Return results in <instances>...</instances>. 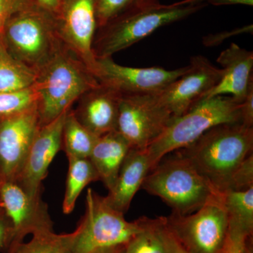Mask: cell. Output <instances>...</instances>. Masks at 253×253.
<instances>
[{
    "mask_svg": "<svg viewBox=\"0 0 253 253\" xmlns=\"http://www.w3.org/2000/svg\"><path fill=\"white\" fill-rule=\"evenodd\" d=\"M40 126L37 106L0 116V179L17 180Z\"/></svg>",
    "mask_w": 253,
    "mask_h": 253,
    "instance_id": "cell-12",
    "label": "cell"
},
{
    "mask_svg": "<svg viewBox=\"0 0 253 253\" xmlns=\"http://www.w3.org/2000/svg\"><path fill=\"white\" fill-rule=\"evenodd\" d=\"M131 149L126 138L116 130L100 136L95 144L89 158L99 174V180L109 191L114 186L120 169Z\"/></svg>",
    "mask_w": 253,
    "mask_h": 253,
    "instance_id": "cell-19",
    "label": "cell"
},
{
    "mask_svg": "<svg viewBox=\"0 0 253 253\" xmlns=\"http://www.w3.org/2000/svg\"><path fill=\"white\" fill-rule=\"evenodd\" d=\"M165 223L190 253H219L228 231L221 194L214 195L196 212L186 215L172 212Z\"/></svg>",
    "mask_w": 253,
    "mask_h": 253,
    "instance_id": "cell-8",
    "label": "cell"
},
{
    "mask_svg": "<svg viewBox=\"0 0 253 253\" xmlns=\"http://www.w3.org/2000/svg\"><path fill=\"white\" fill-rule=\"evenodd\" d=\"M217 62L221 67L220 80L204 99L228 94L236 102L242 104L253 82V51L231 43L219 55Z\"/></svg>",
    "mask_w": 253,
    "mask_h": 253,
    "instance_id": "cell-17",
    "label": "cell"
},
{
    "mask_svg": "<svg viewBox=\"0 0 253 253\" xmlns=\"http://www.w3.org/2000/svg\"><path fill=\"white\" fill-rule=\"evenodd\" d=\"M13 253H73V234L54 231L34 234L28 243L18 244Z\"/></svg>",
    "mask_w": 253,
    "mask_h": 253,
    "instance_id": "cell-24",
    "label": "cell"
},
{
    "mask_svg": "<svg viewBox=\"0 0 253 253\" xmlns=\"http://www.w3.org/2000/svg\"><path fill=\"white\" fill-rule=\"evenodd\" d=\"M206 4L214 6H224V5H245L252 6L253 0H204Z\"/></svg>",
    "mask_w": 253,
    "mask_h": 253,
    "instance_id": "cell-36",
    "label": "cell"
},
{
    "mask_svg": "<svg viewBox=\"0 0 253 253\" xmlns=\"http://www.w3.org/2000/svg\"><path fill=\"white\" fill-rule=\"evenodd\" d=\"M172 118L157 93L123 95L116 131L131 148L146 150L163 134Z\"/></svg>",
    "mask_w": 253,
    "mask_h": 253,
    "instance_id": "cell-9",
    "label": "cell"
},
{
    "mask_svg": "<svg viewBox=\"0 0 253 253\" xmlns=\"http://www.w3.org/2000/svg\"><path fill=\"white\" fill-rule=\"evenodd\" d=\"M142 227V217L126 221L124 213L113 208L106 196L88 189L85 213L72 232L73 253H96L125 247Z\"/></svg>",
    "mask_w": 253,
    "mask_h": 253,
    "instance_id": "cell-7",
    "label": "cell"
},
{
    "mask_svg": "<svg viewBox=\"0 0 253 253\" xmlns=\"http://www.w3.org/2000/svg\"><path fill=\"white\" fill-rule=\"evenodd\" d=\"M158 219L160 233L168 253H190L179 244V241L168 229L165 223L164 217H159Z\"/></svg>",
    "mask_w": 253,
    "mask_h": 253,
    "instance_id": "cell-31",
    "label": "cell"
},
{
    "mask_svg": "<svg viewBox=\"0 0 253 253\" xmlns=\"http://www.w3.org/2000/svg\"><path fill=\"white\" fill-rule=\"evenodd\" d=\"M123 95L109 86H95L78 99L74 112L78 121L95 135L116 130L120 102Z\"/></svg>",
    "mask_w": 253,
    "mask_h": 253,
    "instance_id": "cell-16",
    "label": "cell"
},
{
    "mask_svg": "<svg viewBox=\"0 0 253 253\" xmlns=\"http://www.w3.org/2000/svg\"><path fill=\"white\" fill-rule=\"evenodd\" d=\"M96 1L62 0L56 17L61 41L92 74L96 63L92 44L97 30Z\"/></svg>",
    "mask_w": 253,
    "mask_h": 253,
    "instance_id": "cell-13",
    "label": "cell"
},
{
    "mask_svg": "<svg viewBox=\"0 0 253 253\" xmlns=\"http://www.w3.org/2000/svg\"><path fill=\"white\" fill-rule=\"evenodd\" d=\"M228 231L249 239L253 231V186L244 191L227 190L221 194Z\"/></svg>",
    "mask_w": 253,
    "mask_h": 253,
    "instance_id": "cell-20",
    "label": "cell"
},
{
    "mask_svg": "<svg viewBox=\"0 0 253 253\" xmlns=\"http://www.w3.org/2000/svg\"><path fill=\"white\" fill-rule=\"evenodd\" d=\"M13 243V229L11 222L3 209L0 210V252L9 253Z\"/></svg>",
    "mask_w": 253,
    "mask_h": 253,
    "instance_id": "cell-32",
    "label": "cell"
},
{
    "mask_svg": "<svg viewBox=\"0 0 253 253\" xmlns=\"http://www.w3.org/2000/svg\"><path fill=\"white\" fill-rule=\"evenodd\" d=\"M68 170L66 192L63 201V212H73L76 201L88 184L99 180V174L89 158H68Z\"/></svg>",
    "mask_w": 253,
    "mask_h": 253,
    "instance_id": "cell-22",
    "label": "cell"
},
{
    "mask_svg": "<svg viewBox=\"0 0 253 253\" xmlns=\"http://www.w3.org/2000/svg\"><path fill=\"white\" fill-rule=\"evenodd\" d=\"M1 209H2V208H1V202H0V210Z\"/></svg>",
    "mask_w": 253,
    "mask_h": 253,
    "instance_id": "cell-39",
    "label": "cell"
},
{
    "mask_svg": "<svg viewBox=\"0 0 253 253\" xmlns=\"http://www.w3.org/2000/svg\"><path fill=\"white\" fill-rule=\"evenodd\" d=\"M159 163L145 178L141 189L160 198L181 215L202 207L217 192L191 160L178 151Z\"/></svg>",
    "mask_w": 253,
    "mask_h": 253,
    "instance_id": "cell-3",
    "label": "cell"
},
{
    "mask_svg": "<svg viewBox=\"0 0 253 253\" xmlns=\"http://www.w3.org/2000/svg\"><path fill=\"white\" fill-rule=\"evenodd\" d=\"M37 73L10 53L0 33V92L22 90L34 85Z\"/></svg>",
    "mask_w": 253,
    "mask_h": 253,
    "instance_id": "cell-21",
    "label": "cell"
},
{
    "mask_svg": "<svg viewBox=\"0 0 253 253\" xmlns=\"http://www.w3.org/2000/svg\"><path fill=\"white\" fill-rule=\"evenodd\" d=\"M67 112L40 126L28 151L16 181L33 197L41 198L42 183L47 175L50 164L62 147L63 126Z\"/></svg>",
    "mask_w": 253,
    "mask_h": 253,
    "instance_id": "cell-15",
    "label": "cell"
},
{
    "mask_svg": "<svg viewBox=\"0 0 253 253\" xmlns=\"http://www.w3.org/2000/svg\"><path fill=\"white\" fill-rule=\"evenodd\" d=\"M126 247V246H125ZM125 247L116 248V249L104 250L96 253H123Z\"/></svg>",
    "mask_w": 253,
    "mask_h": 253,
    "instance_id": "cell-37",
    "label": "cell"
},
{
    "mask_svg": "<svg viewBox=\"0 0 253 253\" xmlns=\"http://www.w3.org/2000/svg\"><path fill=\"white\" fill-rule=\"evenodd\" d=\"M253 150V127L234 123L211 128L178 151L189 158L214 189L222 194L236 168Z\"/></svg>",
    "mask_w": 253,
    "mask_h": 253,
    "instance_id": "cell-1",
    "label": "cell"
},
{
    "mask_svg": "<svg viewBox=\"0 0 253 253\" xmlns=\"http://www.w3.org/2000/svg\"><path fill=\"white\" fill-rule=\"evenodd\" d=\"M253 186V154L248 156L236 168L231 176L227 190L244 191Z\"/></svg>",
    "mask_w": 253,
    "mask_h": 253,
    "instance_id": "cell-28",
    "label": "cell"
},
{
    "mask_svg": "<svg viewBox=\"0 0 253 253\" xmlns=\"http://www.w3.org/2000/svg\"><path fill=\"white\" fill-rule=\"evenodd\" d=\"M1 35L10 53L36 73L64 44L56 17L36 2L15 13Z\"/></svg>",
    "mask_w": 253,
    "mask_h": 253,
    "instance_id": "cell-6",
    "label": "cell"
},
{
    "mask_svg": "<svg viewBox=\"0 0 253 253\" xmlns=\"http://www.w3.org/2000/svg\"><path fill=\"white\" fill-rule=\"evenodd\" d=\"M99 137L78 121L73 110L68 111L62 133V145L68 158H89Z\"/></svg>",
    "mask_w": 253,
    "mask_h": 253,
    "instance_id": "cell-23",
    "label": "cell"
},
{
    "mask_svg": "<svg viewBox=\"0 0 253 253\" xmlns=\"http://www.w3.org/2000/svg\"><path fill=\"white\" fill-rule=\"evenodd\" d=\"M33 1L42 9L45 10L56 17L62 0H33Z\"/></svg>",
    "mask_w": 253,
    "mask_h": 253,
    "instance_id": "cell-35",
    "label": "cell"
},
{
    "mask_svg": "<svg viewBox=\"0 0 253 253\" xmlns=\"http://www.w3.org/2000/svg\"><path fill=\"white\" fill-rule=\"evenodd\" d=\"M253 25L244 26V27L237 28L231 31L221 32V33H214V34L208 35L205 37L203 42L205 46H214L219 45L221 43L224 42L227 38L239 36L244 33H252Z\"/></svg>",
    "mask_w": 253,
    "mask_h": 253,
    "instance_id": "cell-30",
    "label": "cell"
},
{
    "mask_svg": "<svg viewBox=\"0 0 253 253\" xmlns=\"http://www.w3.org/2000/svg\"><path fill=\"white\" fill-rule=\"evenodd\" d=\"M206 6L204 0H181L170 4H159L118 18L96 30L92 44L95 58L111 57L158 28L184 19Z\"/></svg>",
    "mask_w": 253,
    "mask_h": 253,
    "instance_id": "cell-4",
    "label": "cell"
},
{
    "mask_svg": "<svg viewBox=\"0 0 253 253\" xmlns=\"http://www.w3.org/2000/svg\"><path fill=\"white\" fill-rule=\"evenodd\" d=\"M99 84L85 64L63 44L37 72L33 87L38 95L40 126L49 124L67 112L82 95Z\"/></svg>",
    "mask_w": 253,
    "mask_h": 253,
    "instance_id": "cell-2",
    "label": "cell"
},
{
    "mask_svg": "<svg viewBox=\"0 0 253 253\" xmlns=\"http://www.w3.org/2000/svg\"><path fill=\"white\" fill-rule=\"evenodd\" d=\"M221 68L201 55L193 56L185 73L157 93L158 99L172 117H178L204 99L219 83Z\"/></svg>",
    "mask_w": 253,
    "mask_h": 253,
    "instance_id": "cell-14",
    "label": "cell"
},
{
    "mask_svg": "<svg viewBox=\"0 0 253 253\" xmlns=\"http://www.w3.org/2000/svg\"><path fill=\"white\" fill-rule=\"evenodd\" d=\"M248 240L246 238L233 235L227 232L224 245L219 253H246Z\"/></svg>",
    "mask_w": 253,
    "mask_h": 253,
    "instance_id": "cell-33",
    "label": "cell"
},
{
    "mask_svg": "<svg viewBox=\"0 0 253 253\" xmlns=\"http://www.w3.org/2000/svg\"><path fill=\"white\" fill-rule=\"evenodd\" d=\"M33 2V0H0V33L15 13Z\"/></svg>",
    "mask_w": 253,
    "mask_h": 253,
    "instance_id": "cell-29",
    "label": "cell"
},
{
    "mask_svg": "<svg viewBox=\"0 0 253 253\" xmlns=\"http://www.w3.org/2000/svg\"><path fill=\"white\" fill-rule=\"evenodd\" d=\"M150 171L147 151L131 148L120 169L114 186L106 196L109 204L120 212H126Z\"/></svg>",
    "mask_w": 253,
    "mask_h": 253,
    "instance_id": "cell-18",
    "label": "cell"
},
{
    "mask_svg": "<svg viewBox=\"0 0 253 253\" xmlns=\"http://www.w3.org/2000/svg\"><path fill=\"white\" fill-rule=\"evenodd\" d=\"M38 95L34 87L0 92V116H9L37 106Z\"/></svg>",
    "mask_w": 253,
    "mask_h": 253,
    "instance_id": "cell-27",
    "label": "cell"
},
{
    "mask_svg": "<svg viewBox=\"0 0 253 253\" xmlns=\"http://www.w3.org/2000/svg\"><path fill=\"white\" fill-rule=\"evenodd\" d=\"M161 4L159 0H97V28L111 21Z\"/></svg>",
    "mask_w": 253,
    "mask_h": 253,
    "instance_id": "cell-25",
    "label": "cell"
},
{
    "mask_svg": "<svg viewBox=\"0 0 253 253\" xmlns=\"http://www.w3.org/2000/svg\"><path fill=\"white\" fill-rule=\"evenodd\" d=\"M188 66L177 69L121 66L111 57L97 58L93 75L99 84L122 95L154 94L163 90L182 76Z\"/></svg>",
    "mask_w": 253,
    "mask_h": 253,
    "instance_id": "cell-10",
    "label": "cell"
},
{
    "mask_svg": "<svg viewBox=\"0 0 253 253\" xmlns=\"http://www.w3.org/2000/svg\"><path fill=\"white\" fill-rule=\"evenodd\" d=\"M143 227L126 245L123 253H168L159 230L158 217H142Z\"/></svg>",
    "mask_w": 253,
    "mask_h": 253,
    "instance_id": "cell-26",
    "label": "cell"
},
{
    "mask_svg": "<svg viewBox=\"0 0 253 253\" xmlns=\"http://www.w3.org/2000/svg\"><path fill=\"white\" fill-rule=\"evenodd\" d=\"M246 253H252L251 252V251H250V249H249V248H248L247 252H246Z\"/></svg>",
    "mask_w": 253,
    "mask_h": 253,
    "instance_id": "cell-38",
    "label": "cell"
},
{
    "mask_svg": "<svg viewBox=\"0 0 253 253\" xmlns=\"http://www.w3.org/2000/svg\"><path fill=\"white\" fill-rule=\"evenodd\" d=\"M241 104L230 96L201 99L185 113L172 117L148 149L151 170L163 158L192 144L206 131L226 123H241Z\"/></svg>",
    "mask_w": 253,
    "mask_h": 253,
    "instance_id": "cell-5",
    "label": "cell"
},
{
    "mask_svg": "<svg viewBox=\"0 0 253 253\" xmlns=\"http://www.w3.org/2000/svg\"><path fill=\"white\" fill-rule=\"evenodd\" d=\"M241 123L247 127H253V82L241 104Z\"/></svg>",
    "mask_w": 253,
    "mask_h": 253,
    "instance_id": "cell-34",
    "label": "cell"
},
{
    "mask_svg": "<svg viewBox=\"0 0 253 253\" xmlns=\"http://www.w3.org/2000/svg\"><path fill=\"white\" fill-rule=\"evenodd\" d=\"M0 202L12 226L13 243L9 253H14L26 236L53 230L45 203L42 197L28 194L17 181L0 179Z\"/></svg>",
    "mask_w": 253,
    "mask_h": 253,
    "instance_id": "cell-11",
    "label": "cell"
}]
</instances>
